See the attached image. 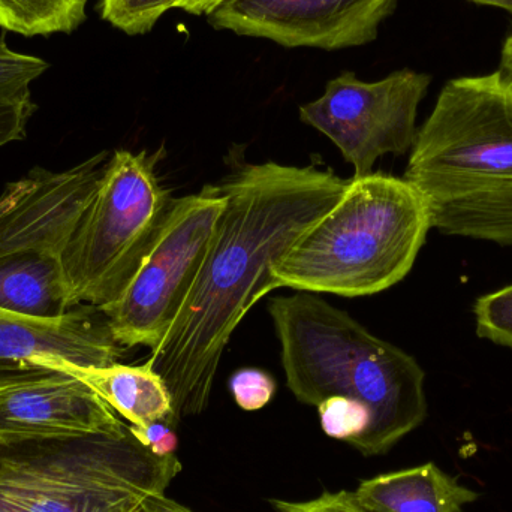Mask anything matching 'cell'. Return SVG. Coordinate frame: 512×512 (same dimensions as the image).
<instances>
[{
    "label": "cell",
    "mask_w": 512,
    "mask_h": 512,
    "mask_svg": "<svg viewBox=\"0 0 512 512\" xmlns=\"http://www.w3.org/2000/svg\"><path fill=\"white\" fill-rule=\"evenodd\" d=\"M123 351L104 313L96 307L83 304L54 319L0 309V385L50 372L35 366L39 355H56L78 366L104 367L119 363Z\"/></svg>",
    "instance_id": "7c38bea8"
},
{
    "label": "cell",
    "mask_w": 512,
    "mask_h": 512,
    "mask_svg": "<svg viewBox=\"0 0 512 512\" xmlns=\"http://www.w3.org/2000/svg\"><path fill=\"white\" fill-rule=\"evenodd\" d=\"M35 111V102L0 101V149L26 138L27 123Z\"/></svg>",
    "instance_id": "44dd1931"
},
{
    "label": "cell",
    "mask_w": 512,
    "mask_h": 512,
    "mask_svg": "<svg viewBox=\"0 0 512 512\" xmlns=\"http://www.w3.org/2000/svg\"><path fill=\"white\" fill-rule=\"evenodd\" d=\"M225 203L218 185L174 198L140 270L119 300L101 310L123 348L153 352L161 345L194 286Z\"/></svg>",
    "instance_id": "ba28073f"
},
{
    "label": "cell",
    "mask_w": 512,
    "mask_h": 512,
    "mask_svg": "<svg viewBox=\"0 0 512 512\" xmlns=\"http://www.w3.org/2000/svg\"><path fill=\"white\" fill-rule=\"evenodd\" d=\"M403 179L429 201L512 183V87L499 72L445 84Z\"/></svg>",
    "instance_id": "52a82bcc"
},
{
    "label": "cell",
    "mask_w": 512,
    "mask_h": 512,
    "mask_svg": "<svg viewBox=\"0 0 512 512\" xmlns=\"http://www.w3.org/2000/svg\"><path fill=\"white\" fill-rule=\"evenodd\" d=\"M132 433L158 456H173L177 448L176 426L170 421H156L147 427H134L129 424Z\"/></svg>",
    "instance_id": "603a6c76"
},
{
    "label": "cell",
    "mask_w": 512,
    "mask_h": 512,
    "mask_svg": "<svg viewBox=\"0 0 512 512\" xmlns=\"http://www.w3.org/2000/svg\"><path fill=\"white\" fill-rule=\"evenodd\" d=\"M183 0H99L102 20L129 36L152 32L171 9H179Z\"/></svg>",
    "instance_id": "2e32d148"
},
{
    "label": "cell",
    "mask_w": 512,
    "mask_h": 512,
    "mask_svg": "<svg viewBox=\"0 0 512 512\" xmlns=\"http://www.w3.org/2000/svg\"><path fill=\"white\" fill-rule=\"evenodd\" d=\"M230 390L240 408L249 412L259 411L273 399L276 382L264 370L246 367L231 376Z\"/></svg>",
    "instance_id": "ffe728a7"
},
{
    "label": "cell",
    "mask_w": 512,
    "mask_h": 512,
    "mask_svg": "<svg viewBox=\"0 0 512 512\" xmlns=\"http://www.w3.org/2000/svg\"><path fill=\"white\" fill-rule=\"evenodd\" d=\"M48 68L44 59L12 50L0 36V101L33 102L30 84Z\"/></svg>",
    "instance_id": "e0dca14e"
},
{
    "label": "cell",
    "mask_w": 512,
    "mask_h": 512,
    "mask_svg": "<svg viewBox=\"0 0 512 512\" xmlns=\"http://www.w3.org/2000/svg\"><path fill=\"white\" fill-rule=\"evenodd\" d=\"M0 512H2V511H0Z\"/></svg>",
    "instance_id": "83f0119b"
},
{
    "label": "cell",
    "mask_w": 512,
    "mask_h": 512,
    "mask_svg": "<svg viewBox=\"0 0 512 512\" xmlns=\"http://www.w3.org/2000/svg\"><path fill=\"white\" fill-rule=\"evenodd\" d=\"M182 463L147 448L131 427L0 445L2 512H140L164 495Z\"/></svg>",
    "instance_id": "277c9868"
},
{
    "label": "cell",
    "mask_w": 512,
    "mask_h": 512,
    "mask_svg": "<svg viewBox=\"0 0 512 512\" xmlns=\"http://www.w3.org/2000/svg\"><path fill=\"white\" fill-rule=\"evenodd\" d=\"M111 153L65 171L33 168L0 195V309L54 319L74 309L63 254Z\"/></svg>",
    "instance_id": "5b68a950"
},
{
    "label": "cell",
    "mask_w": 512,
    "mask_h": 512,
    "mask_svg": "<svg viewBox=\"0 0 512 512\" xmlns=\"http://www.w3.org/2000/svg\"><path fill=\"white\" fill-rule=\"evenodd\" d=\"M325 435L340 441H352L363 435L370 424V412L357 400L330 397L318 406Z\"/></svg>",
    "instance_id": "d6986e66"
},
{
    "label": "cell",
    "mask_w": 512,
    "mask_h": 512,
    "mask_svg": "<svg viewBox=\"0 0 512 512\" xmlns=\"http://www.w3.org/2000/svg\"><path fill=\"white\" fill-rule=\"evenodd\" d=\"M474 315L481 339L512 349V285L478 298Z\"/></svg>",
    "instance_id": "ac0fdd59"
},
{
    "label": "cell",
    "mask_w": 512,
    "mask_h": 512,
    "mask_svg": "<svg viewBox=\"0 0 512 512\" xmlns=\"http://www.w3.org/2000/svg\"><path fill=\"white\" fill-rule=\"evenodd\" d=\"M430 228L429 200L408 180L382 173L346 180L337 203L274 262L271 289L379 294L408 276Z\"/></svg>",
    "instance_id": "3957f363"
},
{
    "label": "cell",
    "mask_w": 512,
    "mask_h": 512,
    "mask_svg": "<svg viewBox=\"0 0 512 512\" xmlns=\"http://www.w3.org/2000/svg\"><path fill=\"white\" fill-rule=\"evenodd\" d=\"M268 313L298 402L346 397L369 409V427L349 444L363 456L388 453L426 420V373L412 355L312 292L271 298Z\"/></svg>",
    "instance_id": "7a4b0ae2"
},
{
    "label": "cell",
    "mask_w": 512,
    "mask_h": 512,
    "mask_svg": "<svg viewBox=\"0 0 512 512\" xmlns=\"http://www.w3.org/2000/svg\"><path fill=\"white\" fill-rule=\"evenodd\" d=\"M351 493L364 512H463L480 498L435 463L363 480Z\"/></svg>",
    "instance_id": "5bb4252c"
},
{
    "label": "cell",
    "mask_w": 512,
    "mask_h": 512,
    "mask_svg": "<svg viewBox=\"0 0 512 512\" xmlns=\"http://www.w3.org/2000/svg\"><path fill=\"white\" fill-rule=\"evenodd\" d=\"M35 366L80 379L131 426L147 427L156 421H170L176 426L170 391L150 361L141 366L114 363L95 367L78 366L56 355H39Z\"/></svg>",
    "instance_id": "4fadbf2b"
},
{
    "label": "cell",
    "mask_w": 512,
    "mask_h": 512,
    "mask_svg": "<svg viewBox=\"0 0 512 512\" xmlns=\"http://www.w3.org/2000/svg\"><path fill=\"white\" fill-rule=\"evenodd\" d=\"M277 512H364L355 504L352 493L340 490L336 493H322L310 501H271Z\"/></svg>",
    "instance_id": "7402d4cb"
},
{
    "label": "cell",
    "mask_w": 512,
    "mask_h": 512,
    "mask_svg": "<svg viewBox=\"0 0 512 512\" xmlns=\"http://www.w3.org/2000/svg\"><path fill=\"white\" fill-rule=\"evenodd\" d=\"M156 161L147 150L111 153L63 254L72 307L116 303L143 265L174 200L159 182Z\"/></svg>",
    "instance_id": "8992f818"
},
{
    "label": "cell",
    "mask_w": 512,
    "mask_h": 512,
    "mask_svg": "<svg viewBox=\"0 0 512 512\" xmlns=\"http://www.w3.org/2000/svg\"><path fill=\"white\" fill-rule=\"evenodd\" d=\"M478 5L495 6V8L504 9L508 14L512 15V0H471Z\"/></svg>",
    "instance_id": "4316f807"
},
{
    "label": "cell",
    "mask_w": 512,
    "mask_h": 512,
    "mask_svg": "<svg viewBox=\"0 0 512 512\" xmlns=\"http://www.w3.org/2000/svg\"><path fill=\"white\" fill-rule=\"evenodd\" d=\"M89 0H0V27L35 38L75 32L87 20Z\"/></svg>",
    "instance_id": "9a60e30c"
},
{
    "label": "cell",
    "mask_w": 512,
    "mask_h": 512,
    "mask_svg": "<svg viewBox=\"0 0 512 512\" xmlns=\"http://www.w3.org/2000/svg\"><path fill=\"white\" fill-rule=\"evenodd\" d=\"M225 0H183L179 11H185L191 15H209L216 6L221 5Z\"/></svg>",
    "instance_id": "d4e9b609"
},
{
    "label": "cell",
    "mask_w": 512,
    "mask_h": 512,
    "mask_svg": "<svg viewBox=\"0 0 512 512\" xmlns=\"http://www.w3.org/2000/svg\"><path fill=\"white\" fill-rule=\"evenodd\" d=\"M140 512H194L185 505L173 501L164 495L147 496L146 501L141 505Z\"/></svg>",
    "instance_id": "cb8c5ba5"
},
{
    "label": "cell",
    "mask_w": 512,
    "mask_h": 512,
    "mask_svg": "<svg viewBox=\"0 0 512 512\" xmlns=\"http://www.w3.org/2000/svg\"><path fill=\"white\" fill-rule=\"evenodd\" d=\"M499 74L512 87V35L505 41L502 47L501 65H499Z\"/></svg>",
    "instance_id": "484cf974"
},
{
    "label": "cell",
    "mask_w": 512,
    "mask_h": 512,
    "mask_svg": "<svg viewBox=\"0 0 512 512\" xmlns=\"http://www.w3.org/2000/svg\"><path fill=\"white\" fill-rule=\"evenodd\" d=\"M126 429L89 385L68 373L50 370L0 385V445Z\"/></svg>",
    "instance_id": "8fae6325"
},
{
    "label": "cell",
    "mask_w": 512,
    "mask_h": 512,
    "mask_svg": "<svg viewBox=\"0 0 512 512\" xmlns=\"http://www.w3.org/2000/svg\"><path fill=\"white\" fill-rule=\"evenodd\" d=\"M397 5L399 0H225L207 21L280 47L336 51L375 41Z\"/></svg>",
    "instance_id": "30bf717a"
},
{
    "label": "cell",
    "mask_w": 512,
    "mask_h": 512,
    "mask_svg": "<svg viewBox=\"0 0 512 512\" xmlns=\"http://www.w3.org/2000/svg\"><path fill=\"white\" fill-rule=\"evenodd\" d=\"M432 77L412 69L363 81L352 71L328 81L324 95L301 105L300 120L324 134L354 167L369 176L384 155H405L417 137V114Z\"/></svg>",
    "instance_id": "9c48e42d"
},
{
    "label": "cell",
    "mask_w": 512,
    "mask_h": 512,
    "mask_svg": "<svg viewBox=\"0 0 512 512\" xmlns=\"http://www.w3.org/2000/svg\"><path fill=\"white\" fill-rule=\"evenodd\" d=\"M346 180L331 168L242 164L219 183L227 198L194 286L150 364L173 400L174 423L209 406L225 348L271 289L270 271L339 200Z\"/></svg>",
    "instance_id": "6da1fadb"
}]
</instances>
